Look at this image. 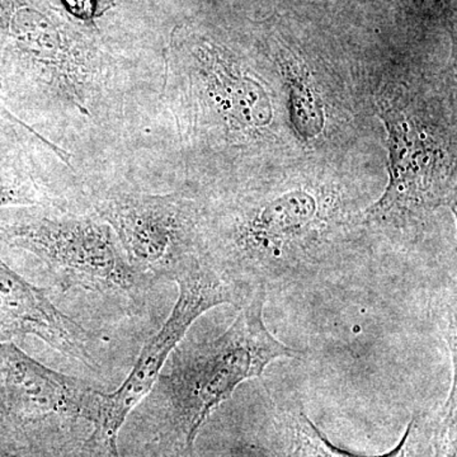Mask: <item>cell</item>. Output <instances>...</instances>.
I'll return each instance as SVG.
<instances>
[{
    "mask_svg": "<svg viewBox=\"0 0 457 457\" xmlns=\"http://www.w3.org/2000/svg\"><path fill=\"white\" fill-rule=\"evenodd\" d=\"M267 291H255L231 326L212 341L179 343L162 370L149 398L158 440L171 457H191L198 433L237 387L263 375L278 359H300L270 335L264 323Z\"/></svg>",
    "mask_w": 457,
    "mask_h": 457,
    "instance_id": "1",
    "label": "cell"
},
{
    "mask_svg": "<svg viewBox=\"0 0 457 457\" xmlns=\"http://www.w3.org/2000/svg\"><path fill=\"white\" fill-rule=\"evenodd\" d=\"M5 57L41 101L95 119L112 68L95 41L33 0H0Z\"/></svg>",
    "mask_w": 457,
    "mask_h": 457,
    "instance_id": "2",
    "label": "cell"
},
{
    "mask_svg": "<svg viewBox=\"0 0 457 457\" xmlns=\"http://www.w3.org/2000/svg\"><path fill=\"white\" fill-rule=\"evenodd\" d=\"M165 59V95L195 137L233 143L270 121L266 93L209 36L177 27Z\"/></svg>",
    "mask_w": 457,
    "mask_h": 457,
    "instance_id": "3",
    "label": "cell"
},
{
    "mask_svg": "<svg viewBox=\"0 0 457 457\" xmlns=\"http://www.w3.org/2000/svg\"><path fill=\"white\" fill-rule=\"evenodd\" d=\"M0 240L37 257L64 291L78 288L137 303L147 287L112 228L96 215L0 219Z\"/></svg>",
    "mask_w": 457,
    "mask_h": 457,
    "instance_id": "4",
    "label": "cell"
},
{
    "mask_svg": "<svg viewBox=\"0 0 457 457\" xmlns=\"http://www.w3.org/2000/svg\"><path fill=\"white\" fill-rule=\"evenodd\" d=\"M171 281L179 285V295L170 317L144 345L121 386L112 393L102 392L92 432L83 442V457H121L117 440L126 418L152 392L171 352L185 339L192 324L215 306L231 303L240 308L245 303L239 291L201 254L186 261Z\"/></svg>",
    "mask_w": 457,
    "mask_h": 457,
    "instance_id": "5",
    "label": "cell"
},
{
    "mask_svg": "<svg viewBox=\"0 0 457 457\" xmlns=\"http://www.w3.org/2000/svg\"><path fill=\"white\" fill-rule=\"evenodd\" d=\"M102 390L42 365L14 343H0V445L14 450L57 444L80 422L92 426Z\"/></svg>",
    "mask_w": 457,
    "mask_h": 457,
    "instance_id": "6",
    "label": "cell"
},
{
    "mask_svg": "<svg viewBox=\"0 0 457 457\" xmlns=\"http://www.w3.org/2000/svg\"><path fill=\"white\" fill-rule=\"evenodd\" d=\"M95 215L112 228L131 269L147 285L170 279L200 254L204 210L195 198L116 192L99 197Z\"/></svg>",
    "mask_w": 457,
    "mask_h": 457,
    "instance_id": "7",
    "label": "cell"
},
{
    "mask_svg": "<svg viewBox=\"0 0 457 457\" xmlns=\"http://www.w3.org/2000/svg\"><path fill=\"white\" fill-rule=\"evenodd\" d=\"M380 110L389 134L390 182L384 196L363 213V222L384 228H411L450 204L453 187L441 173L444 155L431 135L402 108L380 104Z\"/></svg>",
    "mask_w": 457,
    "mask_h": 457,
    "instance_id": "8",
    "label": "cell"
},
{
    "mask_svg": "<svg viewBox=\"0 0 457 457\" xmlns=\"http://www.w3.org/2000/svg\"><path fill=\"white\" fill-rule=\"evenodd\" d=\"M33 336L65 357L97 371L92 345L97 337L51 302L44 288L27 281L0 258V343Z\"/></svg>",
    "mask_w": 457,
    "mask_h": 457,
    "instance_id": "9",
    "label": "cell"
},
{
    "mask_svg": "<svg viewBox=\"0 0 457 457\" xmlns=\"http://www.w3.org/2000/svg\"><path fill=\"white\" fill-rule=\"evenodd\" d=\"M276 457H431V423L414 417L398 444L378 455L352 453L333 444L297 400H286L276 408L273 418Z\"/></svg>",
    "mask_w": 457,
    "mask_h": 457,
    "instance_id": "10",
    "label": "cell"
},
{
    "mask_svg": "<svg viewBox=\"0 0 457 457\" xmlns=\"http://www.w3.org/2000/svg\"><path fill=\"white\" fill-rule=\"evenodd\" d=\"M286 78L290 86L291 120L305 139L317 137L323 129L320 99L312 89L308 74L300 71L296 60H285Z\"/></svg>",
    "mask_w": 457,
    "mask_h": 457,
    "instance_id": "11",
    "label": "cell"
},
{
    "mask_svg": "<svg viewBox=\"0 0 457 457\" xmlns=\"http://www.w3.org/2000/svg\"><path fill=\"white\" fill-rule=\"evenodd\" d=\"M46 207L57 204L38 186L23 165L0 168V209L4 207Z\"/></svg>",
    "mask_w": 457,
    "mask_h": 457,
    "instance_id": "12",
    "label": "cell"
},
{
    "mask_svg": "<svg viewBox=\"0 0 457 457\" xmlns=\"http://www.w3.org/2000/svg\"><path fill=\"white\" fill-rule=\"evenodd\" d=\"M0 120L9 123V125L14 126L18 130L26 134L27 137H31L32 139L37 140L42 146L46 147V149L50 150L54 155L57 156L62 163H65L68 167H71V158H73V156H71V153L66 152L62 147L56 145L55 143H51V141L46 139V137H42V135L38 134L35 129L27 125L26 122L22 121V120L18 119L16 114L12 113L11 111H9L7 107L3 106L2 104H0Z\"/></svg>",
    "mask_w": 457,
    "mask_h": 457,
    "instance_id": "13",
    "label": "cell"
},
{
    "mask_svg": "<svg viewBox=\"0 0 457 457\" xmlns=\"http://www.w3.org/2000/svg\"><path fill=\"white\" fill-rule=\"evenodd\" d=\"M62 3L71 16L90 25L116 5V0H62Z\"/></svg>",
    "mask_w": 457,
    "mask_h": 457,
    "instance_id": "14",
    "label": "cell"
},
{
    "mask_svg": "<svg viewBox=\"0 0 457 457\" xmlns=\"http://www.w3.org/2000/svg\"><path fill=\"white\" fill-rule=\"evenodd\" d=\"M0 457H21L18 455H14V453H5V451H0Z\"/></svg>",
    "mask_w": 457,
    "mask_h": 457,
    "instance_id": "15",
    "label": "cell"
},
{
    "mask_svg": "<svg viewBox=\"0 0 457 457\" xmlns=\"http://www.w3.org/2000/svg\"><path fill=\"white\" fill-rule=\"evenodd\" d=\"M437 2H442V3H444V2H445V0H437ZM449 2H450V0H449Z\"/></svg>",
    "mask_w": 457,
    "mask_h": 457,
    "instance_id": "16",
    "label": "cell"
}]
</instances>
